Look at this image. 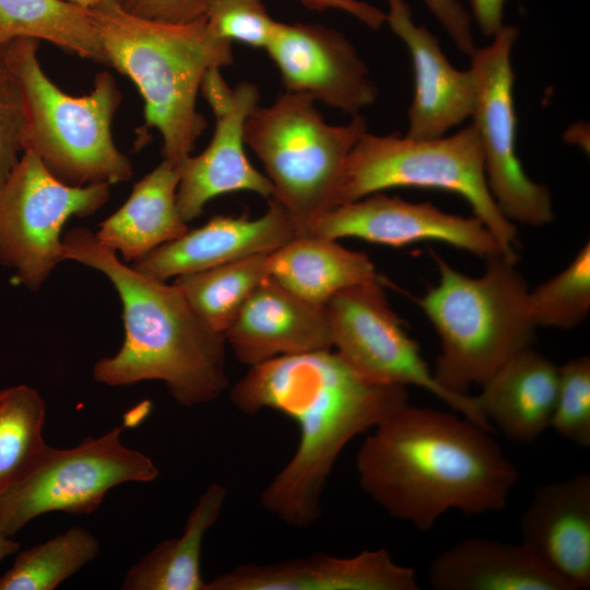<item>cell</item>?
<instances>
[{
	"label": "cell",
	"instance_id": "3957f363",
	"mask_svg": "<svg viewBox=\"0 0 590 590\" xmlns=\"http://www.w3.org/2000/svg\"><path fill=\"white\" fill-rule=\"evenodd\" d=\"M62 249L64 260L102 272L122 304V346L95 363V380L111 387L160 380L181 406L212 402L227 389L225 337L197 317L176 285L127 266L84 227L67 232Z\"/></svg>",
	"mask_w": 590,
	"mask_h": 590
},
{
	"label": "cell",
	"instance_id": "8d00e7d4",
	"mask_svg": "<svg viewBox=\"0 0 590 590\" xmlns=\"http://www.w3.org/2000/svg\"><path fill=\"white\" fill-rule=\"evenodd\" d=\"M507 0H470L471 17L480 31L488 37H493L504 26V5Z\"/></svg>",
	"mask_w": 590,
	"mask_h": 590
},
{
	"label": "cell",
	"instance_id": "e575fe53",
	"mask_svg": "<svg viewBox=\"0 0 590 590\" xmlns=\"http://www.w3.org/2000/svg\"><path fill=\"white\" fill-rule=\"evenodd\" d=\"M459 51L471 57L476 50L472 17L459 0H423Z\"/></svg>",
	"mask_w": 590,
	"mask_h": 590
},
{
	"label": "cell",
	"instance_id": "30bf717a",
	"mask_svg": "<svg viewBox=\"0 0 590 590\" xmlns=\"http://www.w3.org/2000/svg\"><path fill=\"white\" fill-rule=\"evenodd\" d=\"M122 430L114 427L69 449L50 446L28 475L0 496L2 532L13 538L32 519L51 511L90 515L113 487L154 481L158 468L123 445Z\"/></svg>",
	"mask_w": 590,
	"mask_h": 590
},
{
	"label": "cell",
	"instance_id": "2e32d148",
	"mask_svg": "<svg viewBox=\"0 0 590 590\" xmlns=\"http://www.w3.org/2000/svg\"><path fill=\"white\" fill-rule=\"evenodd\" d=\"M386 23L406 46L414 71V93L408 113L405 135L434 139L471 118L477 87L471 69L455 68L438 39L413 21L404 0H386Z\"/></svg>",
	"mask_w": 590,
	"mask_h": 590
},
{
	"label": "cell",
	"instance_id": "4dcf8cb0",
	"mask_svg": "<svg viewBox=\"0 0 590 590\" xmlns=\"http://www.w3.org/2000/svg\"><path fill=\"white\" fill-rule=\"evenodd\" d=\"M558 391L551 427L582 448L590 447V358L578 356L558 366Z\"/></svg>",
	"mask_w": 590,
	"mask_h": 590
},
{
	"label": "cell",
	"instance_id": "5bb4252c",
	"mask_svg": "<svg viewBox=\"0 0 590 590\" xmlns=\"http://www.w3.org/2000/svg\"><path fill=\"white\" fill-rule=\"evenodd\" d=\"M264 50L285 91L307 94L351 117L378 98L367 64L352 42L334 28L276 21Z\"/></svg>",
	"mask_w": 590,
	"mask_h": 590
},
{
	"label": "cell",
	"instance_id": "7a4b0ae2",
	"mask_svg": "<svg viewBox=\"0 0 590 590\" xmlns=\"http://www.w3.org/2000/svg\"><path fill=\"white\" fill-rule=\"evenodd\" d=\"M491 434L457 412L405 403L361 445L358 484L391 517L420 531L449 510L499 511L518 471Z\"/></svg>",
	"mask_w": 590,
	"mask_h": 590
},
{
	"label": "cell",
	"instance_id": "e0dca14e",
	"mask_svg": "<svg viewBox=\"0 0 590 590\" xmlns=\"http://www.w3.org/2000/svg\"><path fill=\"white\" fill-rule=\"evenodd\" d=\"M415 570L388 550L352 557L317 552L271 564H244L206 582V590H418Z\"/></svg>",
	"mask_w": 590,
	"mask_h": 590
},
{
	"label": "cell",
	"instance_id": "1f68e13d",
	"mask_svg": "<svg viewBox=\"0 0 590 590\" xmlns=\"http://www.w3.org/2000/svg\"><path fill=\"white\" fill-rule=\"evenodd\" d=\"M204 17L219 37L259 49L266 48L276 23L263 0H205Z\"/></svg>",
	"mask_w": 590,
	"mask_h": 590
},
{
	"label": "cell",
	"instance_id": "52a82bcc",
	"mask_svg": "<svg viewBox=\"0 0 590 590\" xmlns=\"http://www.w3.org/2000/svg\"><path fill=\"white\" fill-rule=\"evenodd\" d=\"M368 131L365 117L330 125L307 94L284 91L247 117L245 143L261 161L271 181V198L291 217L297 235L333 209L334 192L347 156Z\"/></svg>",
	"mask_w": 590,
	"mask_h": 590
},
{
	"label": "cell",
	"instance_id": "ba28073f",
	"mask_svg": "<svg viewBox=\"0 0 590 590\" xmlns=\"http://www.w3.org/2000/svg\"><path fill=\"white\" fill-rule=\"evenodd\" d=\"M399 187L459 194L494 235L503 256L517 262L518 232L489 192L480 138L472 123L434 139L365 132L347 156L333 208Z\"/></svg>",
	"mask_w": 590,
	"mask_h": 590
},
{
	"label": "cell",
	"instance_id": "836d02e7",
	"mask_svg": "<svg viewBox=\"0 0 590 590\" xmlns=\"http://www.w3.org/2000/svg\"><path fill=\"white\" fill-rule=\"evenodd\" d=\"M129 14L164 23L186 24L204 16L205 0H118Z\"/></svg>",
	"mask_w": 590,
	"mask_h": 590
},
{
	"label": "cell",
	"instance_id": "d6a6232c",
	"mask_svg": "<svg viewBox=\"0 0 590 590\" xmlns=\"http://www.w3.org/2000/svg\"><path fill=\"white\" fill-rule=\"evenodd\" d=\"M24 106L19 84L0 48V187L20 160Z\"/></svg>",
	"mask_w": 590,
	"mask_h": 590
},
{
	"label": "cell",
	"instance_id": "f546056e",
	"mask_svg": "<svg viewBox=\"0 0 590 590\" xmlns=\"http://www.w3.org/2000/svg\"><path fill=\"white\" fill-rule=\"evenodd\" d=\"M528 307L538 327L569 330L590 311V244L587 241L559 273L528 294Z\"/></svg>",
	"mask_w": 590,
	"mask_h": 590
},
{
	"label": "cell",
	"instance_id": "5b68a950",
	"mask_svg": "<svg viewBox=\"0 0 590 590\" xmlns=\"http://www.w3.org/2000/svg\"><path fill=\"white\" fill-rule=\"evenodd\" d=\"M438 283L417 305L440 339L433 370L450 392L469 394L535 341L529 287L516 262L489 257L482 275L459 272L435 252Z\"/></svg>",
	"mask_w": 590,
	"mask_h": 590
},
{
	"label": "cell",
	"instance_id": "4316f807",
	"mask_svg": "<svg viewBox=\"0 0 590 590\" xmlns=\"http://www.w3.org/2000/svg\"><path fill=\"white\" fill-rule=\"evenodd\" d=\"M268 258L269 253H260L179 275L174 285L209 329L224 334L253 291L270 275Z\"/></svg>",
	"mask_w": 590,
	"mask_h": 590
},
{
	"label": "cell",
	"instance_id": "f1b7e54d",
	"mask_svg": "<svg viewBox=\"0 0 590 590\" xmlns=\"http://www.w3.org/2000/svg\"><path fill=\"white\" fill-rule=\"evenodd\" d=\"M99 553V541L88 530L70 528L19 552L0 577V590H52Z\"/></svg>",
	"mask_w": 590,
	"mask_h": 590
},
{
	"label": "cell",
	"instance_id": "9a60e30c",
	"mask_svg": "<svg viewBox=\"0 0 590 590\" xmlns=\"http://www.w3.org/2000/svg\"><path fill=\"white\" fill-rule=\"evenodd\" d=\"M307 235L330 239L354 237L391 247L432 240L483 259L503 255L494 235L474 214H451L430 202H409L382 192L331 209Z\"/></svg>",
	"mask_w": 590,
	"mask_h": 590
},
{
	"label": "cell",
	"instance_id": "ffe728a7",
	"mask_svg": "<svg viewBox=\"0 0 590 590\" xmlns=\"http://www.w3.org/2000/svg\"><path fill=\"white\" fill-rule=\"evenodd\" d=\"M521 542L573 590L590 588V473L539 486L520 519Z\"/></svg>",
	"mask_w": 590,
	"mask_h": 590
},
{
	"label": "cell",
	"instance_id": "4fadbf2b",
	"mask_svg": "<svg viewBox=\"0 0 590 590\" xmlns=\"http://www.w3.org/2000/svg\"><path fill=\"white\" fill-rule=\"evenodd\" d=\"M200 92L212 109L215 127L205 150L178 167L177 206L186 223L199 217L205 204L221 194L249 191L268 200L273 191L267 175L250 163L245 151V122L259 105L258 86L241 81L231 87L221 69H211Z\"/></svg>",
	"mask_w": 590,
	"mask_h": 590
},
{
	"label": "cell",
	"instance_id": "ac0fdd59",
	"mask_svg": "<svg viewBox=\"0 0 590 590\" xmlns=\"http://www.w3.org/2000/svg\"><path fill=\"white\" fill-rule=\"evenodd\" d=\"M295 236V226L286 211L269 198L261 216L214 215L203 226L153 249L131 267L142 274L165 281L270 253Z\"/></svg>",
	"mask_w": 590,
	"mask_h": 590
},
{
	"label": "cell",
	"instance_id": "44dd1931",
	"mask_svg": "<svg viewBox=\"0 0 590 590\" xmlns=\"http://www.w3.org/2000/svg\"><path fill=\"white\" fill-rule=\"evenodd\" d=\"M435 590H573L522 543L470 538L439 553L427 568Z\"/></svg>",
	"mask_w": 590,
	"mask_h": 590
},
{
	"label": "cell",
	"instance_id": "6da1fadb",
	"mask_svg": "<svg viewBox=\"0 0 590 590\" xmlns=\"http://www.w3.org/2000/svg\"><path fill=\"white\" fill-rule=\"evenodd\" d=\"M408 389L361 376L332 349L280 356L251 366L231 390L243 413L271 409L299 428L298 446L260 495L280 521L307 529L321 517V497L345 446L408 403Z\"/></svg>",
	"mask_w": 590,
	"mask_h": 590
},
{
	"label": "cell",
	"instance_id": "7c38bea8",
	"mask_svg": "<svg viewBox=\"0 0 590 590\" xmlns=\"http://www.w3.org/2000/svg\"><path fill=\"white\" fill-rule=\"evenodd\" d=\"M518 35L517 27L505 25L470 57L477 87L471 118L481 142L487 187L499 211L514 224L543 226L554 219L550 189L526 174L517 151L511 51Z\"/></svg>",
	"mask_w": 590,
	"mask_h": 590
},
{
	"label": "cell",
	"instance_id": "d6986e66",
	"mask_svg": "<svg viewBox=\"0 0 590 590\" xmlns=\"http://www.w3.org/2000/svg\"><path fill=\"white\" fill-rule=\"evenodd\" d=\"M224 337L236 358L249 367L332 349L324 307L296 296L271 275L253 291Z\"/></svg>",
	"mask_w": 590,
	"mask_h": 590
},
{
	"label": "cell",
	"instance_id": "8992f818",
	"mask_svg": "<svg viewBox=\"0 0 590 590\" xmlns=\"http://www.w3.org/2000/svg\"><path fill=\"white\" fill-rule=\"evenodd\" d=\"M38 46L39 40L30 37L2 46L23 99V152L34 153L54 177L70 186L128 181L131 162L111 135L122 101L115 78L102 71L90 94L70 96L43 71Z\"/></svg>",
	"mask_w": 590,
	"mask_h": 590
},
{
	"label": "cell",
	"instance_id": "d590c367",
	"mask_svg": "<svg viewBox=\"0 0 590 590\" xmlns=\"http://www.w3.org/2000/svg\"><path fill=\"white\" fill-rule=\"evenodd\" d=\"M305 8L322 12L326 10L343 11L369 28L377 31L386 24V12L362 0H297Z\"/></svg>",
	"mask_w": 590,
	"mask_h": 590
},
{
	"label": "cell",
	"instance_id": "f35d334b",
	"mask_svg": "<svg viewBox=\"0 0 590 590\" xmlns=\"http://www.w3.org/2000/svg\"><path fill=\"white\" fill-rule=\"evenodd\" d=\"M64 1L73 5H76L79 8L87 10L92 8L93 5H95L97 2H99L101 0H64Z\"/></svg>",
	"mask_w": 590,
	"mask_h": 590
},
{
	"label": "cell",
	"instance_id": "484cf974",
	"mask_svg": "<svg viewBox=\"0 0 590 590\" xmlns=\"http://www.w3.org/2000/svg\"><path fill=\"white\" fill-rule=\"evenodd\" d=\"M16 37L47 40L109 66L88 10L64 0H0V48Z\"/></svg>",
	"mask_w": 590,
	"mask_h": 590
},
{
	"label": "cell",
	"instance_id": "603a6c76",
	"mask_svg": "<svg viewBox=\"0 0 590 590\" xmlns=\"http://www.w3.org/2000/svg\"><path fill=\"white\" fill-rule=\"evenodd\" d=\"M178 184V167L163 160L134 185L122 206L99 224L96 238L120 252L123 262H134L179 238L189 229L177 206Z\"/></svg>",
	"mask_w": 590,
	"mask_h": 590
},
{
	"label": "cell",
	"instance_id": "74e56055",
	"mask_svg": "<svg viewBox=\"0 0 590 590\" xmlns=\"http://www.w3.org/2000/svg\"><path fill=\"white\" fill-rule=\"evenodd\" d=\"M20 548V544L12 539V536L5 535L0 529V562L5 557L16 553Z\"/></svg>",
	"mask_w": 590,
	"mask_h": 590
},
{
	"label": "cell",
	"instance_id": "277c9868",
	"mask_svg": "<svg viewBox=\"0 0 590 590\" xmlns=\"http://www.w3.org/2000/svg\"><path fill=\"white\" fill-rule=\"evenodd\" d=\"M87 10L109 67L129 76L144 99L138 145L156 129L164 160L179 167L206 127L197 110L202 80L209 70L233 63V43L214 34L204 16L186 24L151 21L127 13L118 0Z\"/></svg>",
	"mask_w": 590,
	"mask_h": 590
},
{
	"label": "cell",
	"instance_id": "7402d4cb",
	"mask_svg": "<svg viewBox=\"0 0 590 590\" xmlns=\"http://www.w3.org/2000/svg\"><path fill=\"white\" fill-rule=\"evenodd\" d=\"M558 381V366L532 346L485 380L475 397L493 428L515 442L531 444L551 426Z\"/></svg>",
	"mask_w": 590,
	"mask_h": 590
},
{
	"label": "cell",
	"instance_id": "9c48e42d",
	"mask_svg": "<svg viewBox=\"0 0 590 590\" xmlns=\"http://www.w3.org/2000/svg\"><path fill=\"white\" fill-rule=\"evenodd\" d=\"M110 186L63 184L38 156L23 152L0 187V264L14 271L12 282L38 290L64 260L66 222L99 210L109 199Z\"/></svg>",
	"mask_w": 590,
	"mask_h": 590
},
{
	"label": "cell",
	"instance_id": "83f0119b",
	"mask_svg": "<svg viewBox=\"0 0 590 590\" xmlns=\"http://www.w3.org/2000/svg\"><path fill=\"white\" fill-rule=\"evenodd\" d=\"M46 403L34 388L0 389V496L26 477L49 445L43 435Z\"/></svg>",
	"mask_w": 590,
	"mask_h": 590
},
{
	"label": "cell",
	"instance_id": "8fae6325",
	"mask_svg": "<svg viewBox=\"0 0 590 590\" xmlns=\"http://www.w3.org/2000/svg\"><path fill=\"white\" fill-rule=\"evenodd\" d=\"M324 309L332 347L365 379L422 388L451 411L494 433L475 396L450 392L435 379L418 343L391 308L379 278L338 293Z\"/></svg>",
	"mask_w": 590,
	"mask_h": 590
},
{
	"label": "cell",
	"instance_id": "d4e9b609",
	"mask_svg": "<svg viewBox=\"0 0 590 590\" xmlns=\"http://www.w3.org/2000/svg\"><path fill=\"white\" fill-rule=\"evenodd\" d=\"M227 488L212 483L201 494L190 511L182 534L158 543L130 567L123 590H206L201 576L203 539L217 521Z\"/></svg>",
	"mask_w": 590,
	"mask_h": 590
},
{
	"label": "cell",
	"instance_id": "cb8c5ba5",
	"mask_svg": "<svg viewBox=\"0 0 590 590\" xmlns=\"http://www.w3.org/2000/svg\"><path fill=\"white\" fill-rule=\"evenodd\" d=\"M268 264L278 283L319 307L346 288L378 279L367 255L315 235L295 236L269 253Z\"/></svg>",
	"mask_w": 590,
	"mask_h": 590
}]
</instances>
